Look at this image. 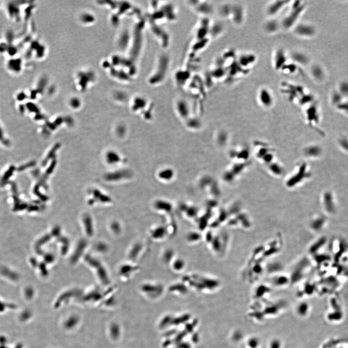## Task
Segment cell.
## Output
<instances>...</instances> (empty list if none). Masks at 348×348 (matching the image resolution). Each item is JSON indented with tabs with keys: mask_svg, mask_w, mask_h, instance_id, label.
I'll return each mask as SVG.
<instances>
[{
	"mask_svg": "<svg viewBox=\"0 0 348 348\" xmlns=\"http://www.w3.org/2000/svg\"><path fill=\"white\" fill-rule=\"evenodd\" d=\"M281 346V342L279 340H272L270 343V348H280Z\"/></svg>",
	"mask_w": 348,
	"mask_h": 348,
	"instance_id": "1",
	"label": "cell"
}]
</instances>
